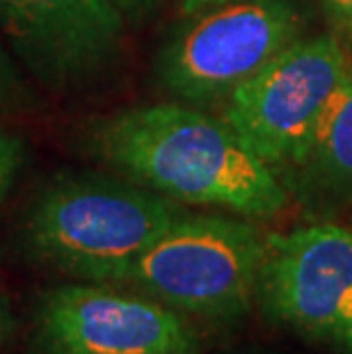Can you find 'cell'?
I'll use <instances>...</instances> for the list:
<instances>
[{
	"label": "cell",
	"mask_w": 352,
	"mask_h": 354,
	"mask_svg": "<svg viewBox=\"0 0 352 354\" xmlns=\"http://www.w3.org/2000/svg\"><path fill=\"white\" fill-rule=\"evenodd\" d=\"M103 158L169 199L245 217H272L288 206L281 176L224 119L156 103L126 110L101 126Z\"/></svg>",
	"instance_id": "1"
},
{
	"label": "cell",
	"mask_w": 352,
	"mask_h": 354,
	"mask_svg": "<svg viewBox=\"0 0 352 354\" xmlns=\"http://www.w3.org/2000/svg\"><path fill=\"white\" fill-rule=\"evenodd\" d=\"M178 217L163 197L106 176L59 178L26 224L39 261L89 281H124L142 252Z\"/></svg>",
	"instance_id": "2"
},
{
	"label": "cell",
	"mask_w": 352,
	"mask_h": 354,
	"mask_svg": "<svg viewBox=\"0 0 352 354\" xmlns=\"http://www.w3.org/2000/svg\"><path fill=\"white\" fill-rule=\"evenodd\" d=\"M266 236L229 217H176L126 274L165 306L213 320L243 315L257 295Z\"/></svg>",
	"instance_id": "3"
},
{
	"label": "cell",
	"mask_w": 352,
	"mask_h": 354,
	"mask_svg": "<svg viewBox=\"0 0 352 354\" xmlns=\"http://www.w3.org/2000/svg\"><path fill=\"white\" fill-rule=\"evenodd\" d=\"M348 69L334 37L295 39L227 96L222 119L277 174L293 169Z\"/></svg>",
	"instance_id": "4"
},
{
	"label": "cell",
	"mask_w": 352,
	"mask_h": 354,
	"mask_svg": "<svg viewBox=\"0 0 352 354\" xmlns=\"http://www.w3.org/2000/svg\"><path fill=\"white\" fill-rule=\"evenodd\" d=\"M257 297L272 320L352 354V229L323 222L268 233Z\"/></svg>",
	"instance_id": "5"
},
{
	"label": "cell",
	"mask_w": 352,
	"mask_h": 354,
	"mask_svg": "<svg viewBox=\"0 0 352 354\" xmlns=\"http://www.w3.org/2000/svg\"><path fill=\"white\" fill-rule=\"evenodd\" d=\"M302 17L290 0H231L194 21L160 53L163 85L185 101L229 96L299 39Z\"/></svg>",
	"instance_id": "6"
},
{
	"label": "cell",
	"mask_w": 352,
	"mask_h": 354,
	"mask_svg": "<svg viewBox=\"0 0 352 354\" xmlns=\"http://www.w3.org/2000/svg\"><path fill=\"white\" fill-rule=\"evenodd\" d=\"M39 354H197L181 315L154 297L96 283L48 290L37 308Z\"/></svg>",
	"instance_id": "7"
},
{
	"label": "cell",
	"mask_w": 352,
	"mask_h": 354,
	"mask_svg": "<svg viewBox=\"0 0 352 354\" xmlns=\"http://www.w3.org/2000/svg\"><path fill=\"white\" fill-rule=\"evenodd\" d=\"M122 17L112 0H0V24L14 48L55 85L108 62L122 37Z\"/></svg>",
	"instance_id": "8"
},
{
	"label": "cell",
	"mask_w": 352,
	"mask_h": 354,
	"mask_svg": "<svg viewBox=\"0 0 352 354\" xmlns=\"http://www.w3.org/2000/svg\"><path fill=\"white\" fill-rule=\"evenodd\" d=\"M295 171L302 199L323 208L352 206V64Z\"/></svg>",
	"instance_id": "9"
},
{
	"label": "cell",
	"mask_w": 352,
	"mask_h": 354,
	"mask_svg": "<svg viewBox=\"0 0 352 354\" xmlns=\"http://www.w3.org/2000/svg\"><path fill=\"white\" fill-rule=\"evenodd\" d=\"M26 142L21 135L0 128V201L10 194L14 180L26 165Z\"/></svg>",
	"instance_id": "10"
},
{
	"label": "cell",
	"mask_w": 352,
	"mask_h": 354,
	"mask_svg": "<svg viewBox=\"0 0 352 354\" xmlns=\"http://www.w3.org/2000/svg\"><path fill=\"white\" fill-rule=\"evenodd\" d=\"M124 17H142L156 5V0H112Z\"/></svg>",
	"instance_id": "11"
},
{
	"label": "cell",
	"mask_w": 352,
	"mask_h": 354,
	"mask_svg": "<svg viewBox=\"0 0 352 354\" xmlns=\"http://www.w3.org/2000/svg\"><path fill=\"white\" fill-rule=\"evenodd\" d=\"M10 334H12V313H10V306H7L3 290H0V348L5 345Z\"/></svg>",
	"instance_id": "12"
},
{
	"label": "cell",
	"mask_w": 352,
	"mask_h": 354,
	"mask_svg": "<svg viewBox=\"0 0 352 354\" xmlns=\"http://www.w3.org/2000/svg\"><path fill=\"white\" fill-rule=\"evenodd\" d=\"M329 12L341 19L346 26H352V0H325Z\"/></svg>",
	"instance_id": "13"
},
{
	"label": "cell",
	"mask_w": 352,
	"mask_h": 354,
	"mask_svg": "<svg viewBox=\"0 0 352 354\" xmlns=\"http://www.w3.org/2000/svg\"><path fill=\"white\" fill-rule=\"evenodd\" d=\"M231 3V0H178V7H181L183 14H197L201 10H208V7H217Z\"/></svg>",
	"instance_id": "14"
},
{
	"label": "cell",
	"mask_w": 352,
	"mask_h": 354,
	"mask_svg": "<svg viewBox=\"0 0 352 354\" xmlns=\"http://www.w3.org/2000/svg\"><path fill=\"white\" fill-rule=\"evenodd\" d=\"M10 69H7V64H5V59L0 57V96L5 94V89H7V80H10V73H7Z\"/></svg>",
	"instance_id": "15"
}]
</instances>
